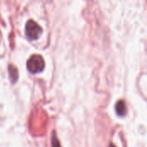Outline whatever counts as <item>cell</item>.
I'll use <instances>...</instances> for the list:
<instances>
[{
  "label": "cell",
  "instance_id": "obj_5",
  "mask_svg": "<svg viewBox=\"0 0 147 147\" xmlns=\"http://www.w3.org/2000/svg\"><path fill=\"white\" fill-rule=\"evenodd\" d=\"M52 147H61L55 132H53L52 134Z\"/></svg>",
  "mask_w": 147,
  "mask_h": 147
},
{
  "label": "cell",
  "instance_id": "obj_6",
  "mask_svg": "<svg viewBox=\"0 0 147 147\" xmlns=\"http://www.w3.org/2000/svg\"><path fill=\"white\" fill-rule=\"evenodd\" d=\"M109 147H116V146H115L114 144H112V143H111V144L109 145Z\"/></svg>",
  "mask_w": 147,
  "mask_h": 147
},
{
  "label": "cell",
  "instance_id": "obj_1",
  "mask_svg": "<svg viewBox=\"0 0 147 147\" xmlns=\"http://www.w3.org/2000/svg\"><path fill=\"white\" fill-rule=\"evenodd\" d=\"M28 70L32 73H37L41 71L45 67V61L43 58L39 54L32 55L27 62Z\"/></svg>",
  "mask_w": 147,
  "mask_h": 147
},
{
  "label": "cell",
  "instance_id": "obj_4",
  "mask_svg": "<svg viewBox=\"0 0 147 147\" xmlns=\"http://www.w3.org/2000/svg\"><path fill=\"white\" fill-rule=\"evenodd\" d=\"M9 78L12 83H15L17 78H18V71L16 67L13 65H9Z\"/></svg>",
  "mask_w": 147,
  "mask_h": 147
},
{
  "label": "cell",
  "instance_id": "obj_3",
  "mask_svg": "<svg viewBox=\"0 0 147 147\" xmlns=\"http://www.w3.org/2000/svg\"><path fill=\"white\" fill-rule=\"evenodd\" d=\"M115 111H116V114L121 116V117H123L126 115V113H127V107H126V103L123 100H120L116 102L115 104Z\"/></svg>",
  "mask_w": 147,
  "mask_h": 147
},
{
  "label": "cell",
  "instance_id": "obj_2",
  "mask_svg": "<svg viewBox=\"0 0 147 147\" xmlns=\"http://www.w3.org/2000/svg\"><path fill=\"white\" fill-rule=\"evenodd\" d=\"M25 32L30 40H37L42 33V28L34 20H28L25 26Z\"/></svg>",
  "mask_w": 147,
  "mask_h": 147
}]
</instances>
